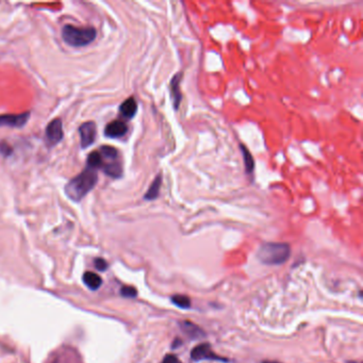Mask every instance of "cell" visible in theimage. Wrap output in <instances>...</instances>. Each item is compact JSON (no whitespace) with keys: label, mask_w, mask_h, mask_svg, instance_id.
<instances>
[{"label":"cell","mask_w":363,"mask_h":363,"mask_svg":"<svg viewBox=\"0 0 363 363\" xmlns=\"http://www.w3.org/2000/svg\"><path fill=\"white\" fill-rule=\"evenodd\" d=\"M263 363H280V362H277V361H264Z\"/></svg>","instance_id":"21"},{"label":"cell","mask_w":363,"mask_h":363,"mask_svg":"<svg viewBox=\"0 0 363 363\" xmlns=\"http://www.w3.org/2000/svg\"><path fill=\"white\" fill-rule=\"evenodd\" d=\"M103 157L99 154L98 151H93L90 154V156L88 157V169L91 170H97V169H101L103 168Z\"/></svg>","instance_id":"15"},{"label":"cell","mask_w":363,"mask_h":363,"mask_svg":"<svg viewBox=\"0 0 363 363\" xmlns=\"http://www.w3.org/2000/svg\"><path fill=\"white\" fill-rule=\"evenodd\" d=\"M82 280L84 282V285L89 289L93 290V291L98 290L101 287V285H103V279H101L97 274L93 272L84 273Z\"/></svg>","instance_id":"13"},{"label":"cell","mask_w":363,"mask_h":363,"mask_svg":"<svg viewBox=\"0 0 363 363\" xmlns=\"http://www.w3.org/2000/svg\"><path fill=\"white\" fill-rule=\"evenodd\" d=\"M94 264H95L97 270L98 271H101V272L106 271L107 268H108V262H107V261L105 259H103V258H97V259H95V261H94Z\"/></svg>","instance_id":"18"},{"label":"cell","mask_w":363,"mask_h":363,"mask_svg":"<svg viewBox=\"0 0 363 363\" xmlns=\"http://www.w3.org/2000/svg\"><path fill=\"white\" fill-rule=\"evenodd\" d=\"M240 148H241V151H242V156H243V160H244L246 173L252 174L253 170H255V162H253V158H252L251 154L249 152V150L242 144H241V146H240Z\"/></svg>","instance_id":"14"},{"label":"cell","mask_w":363,"mask_h":363,"mask_svg":"<svg viewBox=\"0 0 363 363\" xmlns=\"http://www.w3.org/2000/svg\"><path fill=\"white\" fill-rule=\"evenodd\" d=\"M80 140H81V147L86 148L95 142L96 137V125L93 121L84 122L79 128Z\"/></svg>","instance_id":"6"},{"label":"cell","mask_w":363,"mask_h":363,"mask_svg":"<svg viewBox=\"0 0 363 363\" xmlns=\"http://www.w3.org/2000/svg\"><path fill=\"white\" fill-rule=\"evenodd\" d=\"M63 124L60 119L49 122L46 128V139L50 145H56L63 139Z\"/></svg>","instance_id":"7"},{"label":"cell","mask_w":363,"mask_h":363,"mask_svg":"<svg viewBox=\"0 0 363 363\" xmlns=\"http://www.w3.org/2000/svg\"><path fill=\"white\" fill-rule=\"evenodd\" d=\"M161 185H162V174H159V175L155 178V180L152 181V183L150 184L146 194L144 195V199L145 200H154V199L158 198Z\"/></svg>","instance_id":"12"},{"label":"cell","mask_w":363,"mask_h":363,"mask_svg":"<svg viewBox=\"0 0 363 363\" xmlns=\"http://www.w3.org/2000/svg\"><path fill=\"white\" fill-rule=\"evenodd\" d=\"M291 255V248L287 243H265L258 250L257 257L267 265L285 263Z\"/></svg>","instance_id":"2"},{"label":"cell","mask_w":363,"mask_h":363,"mask_svg":"<svg viewBox=\"0 0 363 363\" xmlns=\"http://www.w3.org/2000/svg\"><path fill=\"white\" fill-rule=\"evenodd\" d=\"M121 294L124 297H135L137 295V291L133 287L125 286L121 289Z\"/></svg>","instance_id":"17"},{"label":"cell","mask_w":363,"mask_h":363,"mask_svg":"<svg viewBox=\"0 0 363 363\" xmlns=\"http://www.w3.org/2000/svg\"><path fill=\"white\" fill-rule=\"evenodd\" d=\"M0 152H1V154H3V155H11L10 154L11 148L6 144L2 143V144H0Z\"/></svg>","instance_id":"20"},{"label":"cell","mask_w":363,"mask_h":363,"mask_svg":"<svg viewBox=\"0 0 363 363\" xmlns=\"http://www.w3.org/2000/svg\"><path fill=\"white\" fill-rule=\"evenodd\" d=\"M30 118V113L25 112L21 114H4L0 115V127H23Z\"/></svg>","instance_id":"5"},{"label":"cell","mask_w":363,"mask_h":363,"mask_svg":"<svg viewBox=\"0 0 363 363\" xmlns=\"http://www.w3.org/2000/svg\"><path fill=\"white\" fill-rule=\"evenodd\" d=\"M128 131V127L125 124V121H113L109 122L105 130V134L108 137H112V139H116V137H121L124 136Z\"/></svg>","instance_id":"8"},{"label":"cell","mask_w":363,"mask_h":363,"mask_svg":"<svg viewBox=\"0 0 363 363\" xmlns=\"http://www.w3.org/2000/svg\"><path fill=\"white\" fill-rule=\"evenodd\" d=\"M97 179L98 176L95 170L86 169L69 181L65 186V193L71 200L80 201L93 190L97 183Z\"/></svg>","instance_id":"1"},{"label":"cell","mask_w":363,"mask_h":363,"mask_svg":"<svg viewBox=\"0 0 363 363\" xmlns=\"http://www.w3.org/2000/svg\"><path fill=\"white\" fill-rule=\"evenodd\" d=\"M161 363H181V361L174 355H166Z\"/></svg>","instance_id":"19"},{"label":"cell","mask_w":363,"mask_h":363,"mask_svg":"<svg viewBox=\"0 0 363 363\" xmlns=\"http://www.w3.org/2000/svg\"><path fill=\"white\" fill-rule=\"evenodd\" d=\"M96 30L93 27H75L71 25L64 26L62 38L67 45L71 47H83L91 44L96 39Z\"/></svg>","instance_id":"3"},{"label":"cell","mask_w":363,"mask_h":363,"mask_svg":"<svg viewBox=\"0 0 363 363\" xmlns=\"http://www.w3.org/2000/svg\"><path fill=\"white\" fill-rule=\"evenodd\" d=\"M172 302L181 309H188L191 307V300L185 295H174L172 297Z\"/></svg>","instance_id":"16"},{"label":"cell","mask_w":363,"mask_h":363,"mask_svg":"<svg viewBox=\"0 0 363 363\" xmlns=\"http://www.w3.org/2000/svg\"><path fill=\"white\" fill-rule=\"evenodd\" d=\"M191 357L195 361H200V360H219L223 362H227L225 358H221L220 356H217L211 348V345L209 343H202L198 346L193 348L191 352Z\"/></svg>","instance_id":"4"},{"label":"cell","mask_w":363,"mask_h":363,"mask_svg":"<svg viewBox=\"0 0 363 363\" xmlns=\"http://www.w3.org/2000/svg\"><path fill=\"white\" fill-rule=\"evenodd\" d=\"M136 111H137V104L133 97H130V98L126 99L120 107L121 114L127 120L132 119L133 116L136 114Z\"/></svg>","instance_id":"11"},{"label":"cell","mask_w":363,"mask_h":363,"mask_svg":"<svg viewBox=\"0 0 363 363\" xmlns=\"http://www.w3.org/2000/svg\"><path fill=\"white\" fill-rule=\"evenodd\" d=\"M180 327H181V330H182L190 339L197 340V339H201L205 337L204 330H202L200 327H198L197 325L193 324L192 322H188V321L181 322Z\"/></svg>","instance_id":"9"},{"label":"cell","mask_w":363,"mask_h":363,"mask_svg":"<svg viewBox=\"0 0 363 363\" xmlns=\"http://www.w3.org/2000/svg\"><path fill=\"white\" fill-rule=\"evenodd\" d=\"M181 76H182L181 72H179V74H176L175 76H174V78L172 79V82H171L172 98H173V101H174V108H175L176 110L179 108L180 101H181V99H182V95H181V92H180Z\"/></svg>","instance_id":"10"}]
</instances>
